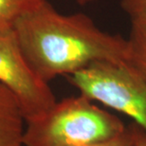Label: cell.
<instances>
[{"label": "cell", "mask_w": 146, "mask_h": 146, "mask_svg": "<svg viewBox=\"0 0 146 146\" xmlns=\"http://www.w3.org/2000/svg\"><path fill=\"white\" fill-rule=\"evenodd\" d=\"M121 119L81 95L66 98L40 118L26 122L24 146H84L126 131Z\"/></svg>", "instance_id": "cell-2"}, {"label": "cell", "mask_w": 146, "mask_h": 146, "mask_svg": "<svg viewBox=\"0 0 146 146\" xmlns=\"http://www.w3.org/2000/svg\"><path fill=\"white\" fill-rule=\"evenodd\" d=\"M84 146H134L132 127H128L124 133L116 137V138Z\"/></svg>", "instance_id": "cell-9"}, {"label": "cell", "mask_w": 146, "mask_h": 146, "mask_svg": "<svg viewBox=\"0 0 146 146\" xmlns=\"http://www.w3.org/2000/svg\"><path fill=\"white\" fill-rule=\"evenodd\" d=\"M13 30L29 64L46 83L100 61L127 62V38L104 31L86 13H61L48 0L23 14Z\"/></svg>", "instance_id": "cell-1"}, {"label": "cell", "mask_w": 146, "mask_h": 146, "mask_svg": "<svg viewBox=\"0 0 146 146\" xmlns=\"http://www.w3.org/2000/svg\"><path fill=\"white\" fill-rule=\"evenodd\" d=\"M46 0H0V31L13 30L23 14Z\"/></svg>", "instance_id": "cell-7"}, {"label": "cell", "mask_w": 146, "mask_h": 146, "mask_svg": "<svg viewBox=\"0 0 146 146\" xmlns=\"http://www.w3.org/2000/svg\"><path fill=\"white\" fill-rule=\"evenodd\" d=\"M26 119L18 99L0 83V146H24Z\"/></svg>", "instance_id": "cell-5"}, {"label": "cell", "mask_w": 146, "mask_h": 146, "mask_svg": "<svg viewBox=\"0 0 146 146\" xmlns=\"http://www.w3.org/2000/svg\"><path fill=\"white\" fill-rule=\"evenodd\" d=\"M0 83L18 99L26 122L40 118L57 102L48 83L26 59L13 30L0 31Z\"/></svg>", "instance_id": "cell-4"}, {"label": "cell", "mask_w": 146, "mask_h": 146, "mask_svg": "<svg viewBox=\"0 0 146 146\" xmlns=\"http://www.w3.org/2000/svg\"><path fill=\"white\" fill-rule=\"evenodd\" d=\"M68 81L81 95L130 117L146 132V81L128 62L93 63Z\"/></svg>", "instance_id": "cell-3"}, {"label": "cell", "mask_w": 146, "mask_h": 146, "mask_svg": "<svg viewBox=\"0 0 146 146\" xmlns=\"http://www.w3.org/2000/svg\"><path fill=\"white\" fill-rule=\"evenodd\" d=\"M127 62L146 81V24H131Z\"/></svg>", "instance_id": "cell-6"}, {"label": "cell", "mask_w": 146, "mask_h": 146, "mask_svg": "<svg viewBox=\"0 0 146 146\" xmlns=\"http://www.w3.org/2000/svg\"><path fill=\"white\" fill-rule=\"evenodd\" d=\"M80 5H86V4H89V3H92V2H95L97 0H76Z\"/></svg>", "instance_id": "cell-11"}, {"label": "cell", "mask_w": 146, "mask_h": 146, "mask_svg": "<svg viewBox=\"0 0 146 146\" xmlns=\"http://www.w3.org/2000/svg\"><path fill=\"white\" fill-rule=\"evenodd\" d=\"M121 8L131 24H146V0H121Z\"/></svg>", "instance_id": "cell-8"}, {"label": "cell", "mask_w": 146, "mask_h": 146, "mask_svg": "<svg viewBox=\"0 0 146 146\" xmlns=\"http://www.w3.org/2000/svg\"><path fill=\"white\" fill-rule=\"evenodd\" d=\"M133 131L134 146H146V132L139 128L136 123L131 125Z\"/></svg>", "instance_id": "cell-10"}]
</instances>
